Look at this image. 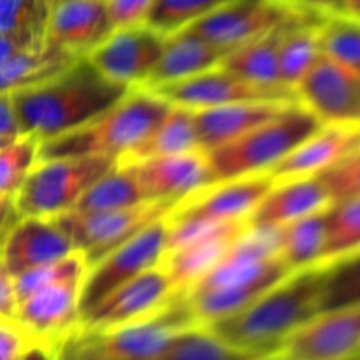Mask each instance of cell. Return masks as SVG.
Listing matches in <instances>:
<instances>
[{"label":"cell","instance_id":"cell-29","mask_svg":"<svg viewBox=\"0 0 360 360\" xmlns=\"http://www.w3.org/2000/svg\"><path fill=\"white\" fill-rule=\"evenodd\" d=\"M150 200L141 190L139 183L127 167H112L98 178L86 192L81 195L70 211L94 213V211H111Z\"/></svg>","mask_w":360,"mask_h":360},{"label":"cell","instance_id":"cell-32","mask_svg":"<svg viewBox=\"0 0 360 360\" xmlns=\"http://www.w3.org/2000/svg\"><path fill=\"white\" fill-rule=\"evenodd\" d=\"M88 273V262L79 250H74L63 259L56 262L44 264V266L34 267V269L23 271L14 278V292H16V301L21 302L41 288L49 285L62 283L70 280H84V274Z\"/></svg>","mask_w":360,"mask_h":360},{"label":"cell","instance_id":"cell-48","mask_svg":"<svg viewBox=\"0 0 360 360\" xmlns=\"http://www.w3.org/2000/svg\"><path fill=\"white\" fill-rule=\"evenodd\" d=\"M241 360H276L273 357V354H248L245 355Z\"/></svg>","mask_w":360,"mask_h":360},{"label":"cell","instance_id":"cell-8","mask_svg":"<svg viewBox=\"0 0 360 360\" xmlns=\"http://www.w3.org/2000/svg\"><path fill=\"white\" fill-rule=\"evenodd\" d=\"M169 231L171 221L165 214L94 264L81 283L79 319L112 290L157 266L167 248Z\"/></svg>","mask_w":360,"mask_h":360},{"label":"cell","instance_id":"cell-2","mask_svg":"<svg viewBox=\"0 0 360 360\" xmlns=\"http://www.w3.org/2000/svg\"><path fill=\"white\" fill-rule=\"evenodd\" d=\"M322 266L294 271L241 311L206 326L241 354H269L288 334L320 313Z\"/></svg>","mask_w":360,"mask_h":360},{"label":"cell","instance_id":"cell-3","mask_svg":"<svg viewBox=\"0 0 360 360\" xmlns=\"http://www.w3.org/2000/svg\"><path fill=\"white\" fill-rule=\"evenodd\" d=\"M171 109L167 101L146 88L134 86L112 108L84 125L39 143L37 160L112 157L144 141Z\"/></svg>","mask_w":360,"mask_h":360},{"label":"cell","instance_id":"cell-16","mask_svg":"<svg viewBox=\"0 0 360 360\" xmlns=\"http://www.w3.org/2000/svg\"><path fill=\"white\" fill-rule=\"evenodd\" d=\"M83 280L62 281L41 288L18 302L16 320L41 343L55 347L79 322V294Z\"/></svg>","mask_w":360,"mask_h":360},{"label":"cell","instance_id":"cell-15","mask_svg":"<svg viewBox=\"0 0 360 360\" xmlns=\"http://www.w3.org/2000/svg\"><path fill=\"white\" fill-rule=\"evenodd\" d=\"M167 37L148 25L115 30L86 56L108 79L141 86L160 58Z\"/></svg>","mask_w":360,"mask_h":360},{"label":"cell","instance_id":"cell-4","mask_svg":"<svg viewBox=\"0 0 360 360\" xmlns=\"http://www.w3.org/2000/svg\"><path fill=\"white\" fill-rule=\"evenodd\" d=\"M197 326L185 297L178 295L146 319L105 330L74 329L55 345L56 360H153L176 338Z\"/></svg>","mask_w":360,"mask_h":360},{"label":"cell","instance_id":"cell-11","mask_svg":"<svg viewBox=\"0 0 360 360\" xmlns=\"http://www.w3.org/2000/svg\"><path fill=\"white\" fill-rule=\"evenodd\" d=\"M360 348V304L322 311L288 334L276 360H345Z\"/></svg>","mask_w":360,"mask_h":360},{"label":"cell","instance_id":"cell-17","mask_svg":"<svg viewBox=\"0 0 360 360\" xmlns=\"http://www.w3.org/2000/svg\"><path fill=\"white\" fill-rule=\"evenodd\" d=\"M127 169L150 200H181L207 186L210 179L207 155L202 150L148 158Z\"/></svg>","mask_w":360,"mask_h":360},{"label":"cell","instance_id":"cell-12","mask_svg":"<svg viewBox=\"0 0 360 360\" xmlns=\"http://www.w3.org/2000/svg\"><path fill=\"white\" fill-rule=\"evenodd\" d=\"M176 297L171 278L158 262L105 295L81 316L76 329L105 330L136 322L160 311Z\"/></svg>","mask_w":360,"mask_h":360},{"label":"cell","instance_id":"cell-28","mask_svg":"<svg viewBox=\"0 0 360 360\" xmlns=\"http://www.w3.org/2000/svg\"><path fill=\"white\" fill-rule=\"evenodd\" d=\"M326 221L327 207L278 227V253L292 273L320 262L326 245Z\"/></svg>","mask_w":360,"mask_h":360},{"label":"cell","instance_id":"cell-50","mask_svg":"<svg viewBox=\"0 0 360 360\" xmlns=\"http://www.w3.org/2000/svg\"><path fill=\"white\" fill-rule=\"evenodd\" d=\"M345 360H360V348H359L357 352H355L354 355H350V357H348V359H345Z\"/></svg>","mask_w":360,"mask_h":360},{"label":"cell","instance_id":"cell-46","mask_svg":"<svg viewBox=\"0 0 360 360\" xmlns=\"http://www.w3.org/2000/svg\"><path fill=\"white\" fill-rule=\"evenodd\" d=\"M20 360H56L55 347L48 343H37L27 352Z\"/></svg>","mask_w":360,"mask_h":360},{"label":"cell","instance_id":"cell-44","mask_svg":"<svg viewBox=\"0 0 360 360\" xmlns=\"http://www.w3.org/2000/svg\"><path fill=\"white\" fill-rule=\"evenodd\" d=\"M20 129H18L16 116H14L13 104H11V95H4L0 97V136H18Z\"/></svg>","mask_w":360,"mask_h":360},{"label":"cell","instance_id":"cell-22","mask_svg":"<svg viewBox=\"0 0 360 360\" xmlns=\"http://www.w3.org/2000/svg\"><path fill=\"white\" fill-rule=\"evenodd\" d=\"M292 102L253 101L193 109V123H195L199 148L202 151H211L218 146H224L266 123Z\"/></svg>","mask_w":360,"mask_h":360},{"label":"cell","instance_id":"cell-40","mask_svg":"<svg viewBox=\"0 0 360 360\" xmlns=\"http://www.w3.org/2000/svg\"><path fill=\"white\" fill-rule=\"evenodd\" d=\"M151 4L153 0H105V9H108L112 32L143 25L150 13Z\"/></svg>","mask_w":360,"mask_h":360},{"label":"cell","instance_id":"cell-13","mask_svg":"<svg viewBox=\"0 0 360 360\" xmlns=\"http://www.w3.org/2000/svg\"><path fill=\"white\" fill-rule=\"evenodd\" d=\"M273 188V179L267 172L227 179L217 185L204 186L183 197L171 213V221H199V224H221V221L248 218L260 200Z\"/></svg>","mask_w":360,"mask_h":360},{"label":"cell","instance_id":"cell-14","mask_svg":"<svg viewBox=\"0 0 360 360\" xmlns=\"http://www.w3.org/2000/svg\"><path fill=\"white\" fill-rule=\"evenodd\" d=\"M151 91L160 95L171 105L188 109L214 108V105L234 104V102L297 101L295 94L292 91L257 86V84L229 72L221 65L207 69L195 76L186 77V79L160 84L157 88H151Z\"/></svg>","mask_w":360,"mask_h":360},{"label":"cell","instance_id":"cell-35","mask_svg":"<svg viewBox=\"0 0 360 360\" xmlns=\"http://www.w3.org/2000/svg\"><path fill=\"white\" fill-rule=\"evenodd\" d=\"M245 355L248 354L232 350L206 327H192L153 360H241Z\"/></svg>","mask_w":360,"mask_h":360},{"label":"cell","instance_id":"cell-31","mask_svg":"<svg viewBox=\"0 0 360 360\" xmlns=\"http://www.w3.org/2000/svg\"><path fill=\"white\" fill-rule=\"evenodd\" d=\"M360 248V197L333 202L327 207L326 245L319 264L333 262Z\"/></svg>","mask_w":360,"mask_h":360},{"label":"cell","instance_id":"cell-24","mask_svg":"<svg viewBox=\"0 0 360 360\" xmlns=\"http://www.w3.org/2000/svg\"><path fill=\"white\" fill-rule=\"evenodd\" d=\"M225 55H227V51H224V49L207 44L202 39L179 30L169 35L160 58L155 63L151 72L148 74L141 88L151 90V88H157L160 84L174 83V81L195 76V74L220 65Z\"/></svg>","mask_w":360,"mask_h":360},{"label":"cell","instance_id":"cell-7","mask_svg":"<svg viewBox=\"0 0 360 360\" xmlns=\"http://www.w3.org/2000/svg\"><path fill=\"white\" fill-rule=\"evenodd\" d=\"M179 200H144L136 206L111 211H65L51 220L62 229L88 262V269L111 250L136 236L150 224L164 218Z\"/></svg>","mask_w":360,"mask_h":360},{"label":"cell","instance_id":"cell-41","mask_svg":"<svg viewBox=\"0 0 360 360\" xmlns=\"http://www.w3.org/2000/svg\"><path fill=\"white\" fill-rule=\"evenodd\" d=\"M16 292H14V278L0 257V315L16 319Z\"/></svg>","mask_w":360,"mask_h":360},{"label":"cell","instance_id":"cell-47","mask_svg":"<svg viewBox=\"0 0 360 360\" xmlns=\"http://www.w3.org/2000/svg\"><path fill=\"white\" fill-rule=\"evenodd\" d=\"M345 14L360 20V0H345Z\"/></svg>","mask_w":360,"mask_h":360},{"label":"cell","instance_id":"cell-1","mask_svg":"<svg viewBox=\"0 0 360 360\" xmlns=\"http://www.w3.org/2000/svg\"><path fill=\"white\" fill-rule=\"evenodd\" d=\"M134 86L116 83L81 56L62 72L11 95L20 134L39 143L84 125L122 101Z\"/></svg>","mask_w":360,"mask_h":360},{"label":"cell","instance_id":"cell-19","mask_svg":"<svg viewBox=\"0 0 360 360\" xmlns=\"http://www.w3.org/2000/svg\"><path fill=\"white\" fill-rule=\"evenodd\" d=\"M72 252L65 232L51 218L41 217L18 218L0 246V257L13 276L56 262Z\"/></svg>","mask_w":360,"mask_h":360},{"label":"cell","instance_id":"cell-30","mask_svg":"<svg viewBox=\"0 0 360 360\" xmlns=\"http://www.w3.org/2000/svg\"><path fill=\"white\" fill-rule=\"evenodd\" d=\"M320 266V313L360 304V248Z\"/></svg>","mask_w":360,"mask_h":360},{"label":"cell","instance_id":"cell-23","mask_svg":"<svg viewBox=\"0 0 360 360\" xmlns=\"http://www.w3.org/2000/svg\"><path fill=\"white\" fill-rule=\"evenodd\" d=\"M306 14H309V11L297 9L294 14H290V16L285 18L283 21L274 25L271 30H267L266 34H262L260 37L253 39V41L246 42V44L239 46V48L227 53L225 58L220 62V65L224 67V69H227L229 72L236 74L238 77L250 81V83L257 84V86L271 88V90L292 91L280 83L278 51H280V44L285 32H287L295 21L301 20L302 16H306ZM292 94H294V91H292Z\"/></svg>","mask_w":360,"mask_h":360},{"label":"cell","instance_id":"cell-27","mask_svg":"<svg viewBox=\"0 0 360 360\" xmlns=\"http://www.w3.org/2000/svg\"><path fill=\"white\" fill-rule=\"evenodd\" d=\"M320 14L309 13L295 21L281 39L278 51V72L280 83L295 94V86L304 77L309 67L315 63L320 48V23L323 21Z\"/></svg>","mask_w":360,"mask_h":360},{"label":"cell","instance_id":"cell-34","mask_svg":"<svg viewBox=\"0 0 360 360\" xmlns=\"http://www.w3.org/2000/svg\"><path fill=\"white\" fill-rule=\"evenodd\" d=\"M225 2L229 0H153L144 25L169 37Z\"/></svg>","mask_w":360,"mask_h":360},{"label":"cell","instance_id":"cell-36","mask_svg":"<svg viewBox=\"0 0 360 360\" xmlns=\"http://www.w3.org/2000/svg\"><path fill=\"white\" fill-rule=\"evenodd\" d=\"M48 0H0V34L46 41Z\"/></svg>","mask_w":360,"mask_h":360},{"label":"cell","instance_id":"cell-18","mask_svg":"<svg viewBox=\"0 0 360 360\" xmlns=\"http://www.w3.org/2000/svg\"><path fill=\"white\" fill-rule=\"evenodd\" d=\"M111 34L105 0H63L49 9L46 42L74 56H88Z\"/></svg>","mask_w":360,"mask_h":360},{"label":"cell","instance_id":"cell-33","mask_svg":"<svg viewBox=\"0 0 360 360\" xmlns=\"http://www.w3.org/2000/svg\"><path fill=\"white\" fill-rule=\"evenodd\" d=\"M322 53L360 74V20L338 14L320 23Z\"/></svg>","mask_w":360,"mask_h":360},{"label":"cell","instance_id":"cell-39","mask_svg":"<svg viewBox=\"0 0 360 360\" xmlns=\"http://www.w3.org/2000/svg\"><path fill=\"white\" fill-rule=\"evenodd\" d=\"M37 343L16 319L0 315V360H20Z\"/></svg>","mask_w":360,"mask_h":360},{"label":"cell","instance_id":"cell-37","mask_svg":"<svg viewBox=\"0 0 360 360\" xmlns=\"http://www.w3.org/2000/svg\"><path fill=\"white\" fill-rule=\"evenodd\" d=\"M39 139L28 134L16 137L0 148V195L13 197L37 162Z\"/></svg>","mask_w":360,"mask_h":360},{"label":"cell","instance_id":"cell-38","mask_svg":"<svg viewBox=\"0 0 360 360\" xmlns=\"http://www.w3.org/2000/svg\"><path fill=\"white\" fill-rule=\"evenodd\" d=\"M319 176L333 202L360 197V146Z\"/></svg>","mask_w":360,"mask_h":360},{"label":"cell","instance_id":"cell-10","mask_svg":"<svg viewBox=\"0 0 360 360\" xmlns=\"http://www.w3.org/2000/svg\"><path fill=\"white\" fill-rule=\"evenodd\" d=\"M295 97L323 125H360V74L320 53Z\"/></svg>","mask_w":360,"mask_h":360},{"label":"cell","instance_id":"cell-25","mask_svg":"<svg viewBox=\"0 0 360 360\" xmlns=\"http://www.w3.org/2000/svg\"><path fill=\"white\" fill-rule=\"evenodd\" d=\"M192 150H200L193 123V109L171 105L167 115L148 134L146 139L116 158V167H129L148 158L167 157Z\"/></svg>","mask_w":360,"mask_h":360},{"label":"cell","instance_id":"cell-51","mask_svg":"<svg viewBox=\"0 0 360 360\" xmlns=\"http://www.w3.org/2000/svg\"><path fill=\"white\" fill-rule=\"evenodd\" d=\"M60 2H63V0H48V6H49V9H51V7H55L56 4H60Z\"/></svg>","mask_w":360,"mask_h":360},{"label":"cell","instance_id":"cell-43","mask_svg":"<svg viewBox=\"0 0 360 360\" xmlns=\"http://www.w3.org/2000/svg\"><path fill=\"white\" fill-rule=\"evenodd\" d=\"M41 44H44V42H37L34 39L21 37V35L0 34V62L9 58V56L16 55V53L25 51V49L37 48Z\"/></svg>","mask_w":360,"mask_h":360},{"label":"cell","instance_id":"cell-6","mask_svg":"<svg viewBox=\"0 0 360 360\" xmlns=\"http://www.w3.org/2000/svg\"><path fill=\"white\" fill-rule=\"evenodd\" d=\"M115 165L112 157L37 160L14 195L18 217L53 218L70 211L81 195Z\"/></svg>","mask_w":360,"mask_h":360},{"label":"cell","instance_id":"cell-45","mask_svg":"<svg viewBox=\"0 0 360 360\" xmlns=\"http://www.w3.org/2000/svg\"><path fill=\"white\" fill-rule=\"evenodd\" d=\"M18 218L20 217H18L16 207H14L13 197L0 195V246H2L4 239H6L11 227L18 221Z\"/></svg>","mask_w":360,"mask_h":360},{"label":"cell","instance_id":"cell-26","mask_svg":"<svg viewBox=\"0 0 360 360\" xmlns=\"http://www.w3.org/2000/svg\"><path fill=\"white\" fill-rule=\"evenodd\" d=\"M77 58L79 56L70 55L46 41L37 48L16 53L0 62V97L42 83L62 72Z\"/></svg>","mask_w":360,"mask_h":360},{"label":"cell","instance_id":"cell-21","mask_svg":"<svg viewBox=\"0 0 360 360\" xmlns=\"http://www.w3.org/2000/svg\"><path fill=\"white\" fill-rule=\"evenodd\" d=\"M330 204L329 192L319 176L288 179L273 185L259 206L250 213L248 229L264 231L283 227L315 211L326 210Z\"/></svg>","mask_w":360,"mask_h":360},{"label":"cell","instance_id":"cell-52","mask_svg":"<svg viewBox=\"0 0 360 360\" xmlns=\"http://www.w3.org/2000/svg\"><path fill=\"white\" fill-rule=\"evenodd\" d=\"M287 2H288V0H287Z\"/></svg>","mask_w":360,"mask_h":360},{"label":"cell","instance_id":"cell-9","mask_svg":"<svg viewBox=\"0 0 360 360\" xmlns=\"http://www.w3.org/2000/svg\"><path fill=\"white\" fill-rule=\"evenodd\" d=\"M297 9L287 0H229L183 32L231 53L266 34Z\"/></svg>","mask_w":360,"mask_h":360},{"label":"cell","instance_id":"cell-49","mask_svg":"<svg viewBox=\"0 0 360 360\" xmlns=\"http://www.w3.org/2000/svg\"><path fill=\"white\" fill-rule=\"evenodd\" d=\"M14 137H16V136H14ZM11 139H13V137H11V136H0V148H2L4 144L9 143Z\"/></svg>","mask_w":360,"mask_h":360},{"label":"cell","instance_id":"cell-5","mask_svg":"<svg viewBox=\"0 0 360 360\" xmlns=\"http://www.w3.org/2000/svg\"><path fill=\"white\" fill-rule=\"evenodd\" d=\"M322 127L323 123L301 102H292L262 125L206 151L210 164L207 186L271 171Z\"/></svg>","mask_w":360,"mask_h":360},{"label":"cell","instance_id":"cell-20","mask_svg":"<svg viewBox=\"0 0 360 360\" xmlns=\"http://www.w3.org/2000/svg\"><path fill=\"white\" fill-rule=\"evenodd\" d=\"M360 146V125H323L267 171L273 185L316 176Z\"/></svg>","mask_w":360,"mask_h":360},{"label":"cell","instance_id":"cell-42","mask_svg":"<svg viewBox=\"0 0 360 360\" xmlns=\"http://www.w3.org/2000/svg\"><path fill=\"white\" fill-rule=\"evenodd\" d=\"M299 9L316 13L320 16H338L345 14V0H288Z\"/></svg>","mask_w":360,"mask_h":360}]
</instances>
